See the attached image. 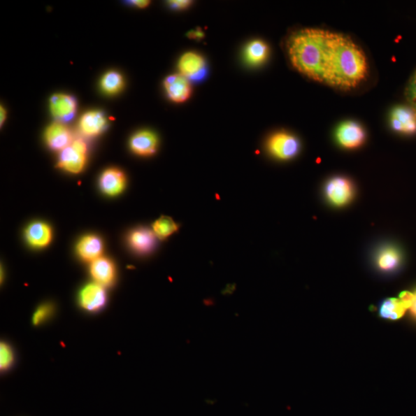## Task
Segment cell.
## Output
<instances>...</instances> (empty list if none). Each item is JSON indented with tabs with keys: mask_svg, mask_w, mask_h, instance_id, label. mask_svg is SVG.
I'll list each match as a JSON object with an SVG mask.
<instances>
[{
	"mask_svg": "<svg viewBox=\"0 0 416 416\" xmlns=\"http://www.w3.org/2000/svg\"><path fill=\"white\" fill-rule=\"evenodd\" d=\"M152 228L157 238L164 240L178 231L179 226L171 217L162 216L153 224Z\"/></svg>",
	"mask_w": 416,
	"mask_h": 416,
	"instance_id": "obj_23",
	"label": "cell"
},
{
	"mask_svg": "<svg viewBox=\"0 0 416 416\" xmlns=\"http://www.w3.org/2000/svg\"><path fill=\"white\" fill-rule=\"evenodd\" d=\"M336 138L340 145L353 149L361 146L366 138L363 128L354 121H345L338 127Z\"/></svg>",
	"mask_w": 416,
	"mask_h": 416,
	"instance_id": "obj_7",
	"label": "cell"
},
{
	"mask_svg": "<svg viewBox=\"0 0 416 416\" xmlns=\"http://www.w3.org/2000/svg\"><path fill=\"white\" fill-rule=\"evenodd\" d=\"M168 3L173 9L185 10L192 5V2L189 0H171Z\"/></svg>",
	"mask_w": 416,
	"mask_h": 416,
	"instance_id": "obj_27",
	"label": "cell"
},
{
	"mask_svg": "<svg viewBox=\"0 0 416 416\" xmlns=\"http://www.w3.org/2000/svg\"><path fill=\"white\" fill-rule=\"evenodd\" d=\"M54 308L51 305L45 304L38 308L34 313L33 322L35 325H39L50 319L52 315Z\"/></svg>",
	"mask_w": 416,
	"mask_h": 416,
	"instance_id": "obj_25",
	"label": "cell"
},
{
	"mask_svg": "<svg viewBox=\"0 0 416 416\" xmlns=\"http://www.w3.org/2000/svg\"><path fill=\"white\" fill-rule=\"evenodd\" d=\"M204 34L202 32L201 29H196V30H192L188 33V37L192 40H201L203 37Z\"/></svg>",
	"mask_w": 416,
	"mask_h": 416,
	"instance_id": "obj_29",
	"label": "cell"
},
{
	"mask_svg": "<svg viewBox=\"0 0 416 416\" xmlns=\"http://www.w3.org/2000/svg\"><path fill=\"white\" fill-rule=\"evenodd\" d=\"M25 237L29 245L35 248H46L52 238V229L46 223L36 222L27 227Z\"/></svg>",
	"mask_w": 416,
	"mask_h": 416,
	"instance_id": "obj_18",
	"label": "cell"
},
{
	"mask_svg": "<svg viewBox=\"0 0 416 416\" xmlns=\"http://www.w3.org/2000/svg\"><path fill=\"white\" fill-rule=\"evenodd\" d=\"M390 123L393 129L403 134L416 132V115L411 108L399 106L391 112Z\"/></svg>",
	"mask_w": 416,
	"mask_h": 416,
	"instance_id": "obj_13",
	"label": "cell"
},
{
	"mask_svg": "<svg viewBox=\"0 0 416 416\" xmlns=\"http://www.w3.org/2000/svg\"><path fill=\"white\" fill-rule=\"evenodd\" d=\"M400 261V253L394 248L383 249L377 259L378 266L385 271L395 270L399 267Z\"/></svg>",
	"mask_w": 416,
	"mask_h": 416,
	"instance_id": "obj_22",
	"label": "cell"
},
{
	"mask_svg": "<svg viewBox=\"0 0 416 416\" xmlns=\"http://www.w3.org/2000/svg\"><path fill=\"white\" fill-rule=\"evenodd\" d=\"M45 138L48 145L54 150L62 152L68 146H70L74 141L71 131L64 123L57 122L51 124L45 134Z\"/></svg>",
	"mask_w": 416,
	"mask_h": 416,
	"instance_id": "obj_11",
	"label": "cell"
},
{
	"mask_svg": "<svg viewBox=\"0 0 416 416\" xmlns=\"http://www.w3.org/2000/svg\"><path fill=\"white\" fill-rule=\"evenodd\" d=\"M108 127V119L99 110H90L83 115L79 122L80 133L87 138H94L102 134Z\"/></svg>",
	"mask_w": 416,
	"mask_h": 416,
	"instance_id": "obj_10",
	"label": "cell"
},
{
	"mask_svg": "<svg viewBox=\"0 0 416 416\" xmlns=\"http://www.w3.org/2000/svg\"><path fill=\"white\" fill-rule=\"evenodd\" d=\"M406 99L416 115V71L412 76L406 90Z\"/></svg>",
	"mask_w": 416,
	"mask_h": 416,
	"instance_id": "obj_26",
	"label": "cell"
},
{
	"mask_svg": "<svg viewBox=\"0 0 416 416\" xmlns=\"http://www.w3.org/2000/svg\"><path fill=\"white\" fill-rule=\"evenodd\" d=\"M410 310H411V313L413 315V316L416 317V292L414 293V300L413 302V305L410 308Z\"/></svg>",
	"mask_w": 416,
	"mask_h": 416,
	"instance_id": "obj_30",
	"label": "cell"
},
{
	"mask_svg": "<svg viewBox=\"0 0 416 416\" xmlns=\"http://www.w3.org/2000/svg\"><path fill=\"white\" fill-rule=\"evenodd\" d=\"M108 296L104 287L96 283L83 287L79 294L80 306L89 313L101 311L107 304Z\"/></svg>",
	"mask_w": 416,
	"mask_h": 416,
	"instance_id": "obj_5",
	"label": "cell"
},
{
	"mask_svg": "<svg viewBox=\"0 0 416 416\" xmlns=\"http://www.w3.org/2000/svg\"><path fill=\"white\" fill-rule=\"evenodd\" d=\"M329 201L341 207L349 203L353 196L354 188L350 181L344 178H335L329 181L325 187Z\"/></svg>",
	"mask_w": 416,
	"mask_h": 416,
	"instance_id": "obj_6",
	"label": "cell"
},
{
	"mask_svg": "<svg viewBox=\"0 0 416 416\" xmlns=\"http://www.w3.org/2000/svg\"><path fill=\"white\" fill-rule=\"evenodd\" d=\"M0 116H1V119H0V120H1V126H3V124L5 122L6 118V110L4 108L1 107V113H0Z\"/></svg>",
	"mask_w": 416,
	"mask_h": 416,
	"instance_id": "obj_31",
	"label": "cell"
},
{
	"mask_svg": "<svg viewBox=\"0 0 416 416\" xmlns=\"http://www.w3.org/2000/svg\"><path fill=\"white\" fill-rule=\"evenodd\" d=\"M103 251V241L95 234H88V236L83 237L77 246V252L80 258L90 263L101 258Z\"/></svg>",
	"mask_w": 416,
	"mask_h": 416,
	"instance_id": "obj_17",
	"label": "cell"
},
{
	"mask_svg": "<svg viewBox=\"0 0 416 416\" xmlns=\"http://www.w3.org/2000/svg\"><path fill=\"white\" fill-rule=\"evenodd\" d=\"M180 74L189 81L200 82L206 78L208 66L206 59L194 52H187L178 62Z\"/></svg>",
	"mask_w": 416,
	"mask_h": 416,
	"instance_id": "obj_4",
	"label": "cell"
},
{
	"mask_svg": "<svg viewBox=\"0 0 416 416\" xmlns=\"http://www.w3.org/2000/svg\"><path fill=\"white\" fill-rule=\"evenodd\" d=\"M158 139L153 132L141 131L136 133L130 141L133 152L142 157H149L156 153Z\"/></svg>",
	"mask_w": 416,
	"mask_h": 416,
	"instance_id": "obj_16",
	"label": "cell"
},
{
	"mask_svg": "<svg viewBox=\"0 0 416 416\" xmlns=\"http://www.w3.org/2000/svg\"><path fill=\"white\" fill-rule=\"evenodd\" d=\"M50 108L52 116L59 122L65 123L74 117L77 111V101L71 95L55 94L50 98Z\"/></svg>",
	"mask_w": 416,
	"mask_h": 416,
	"instance_id": "obj_9",
	"label": "cell"
},
{
	"mask_svg": "<svg viewBox=\"0 0 416 416\" xmlns=\"http://www.w3.org/2000/svg\"><path fill=\"white\" fill-rule=\"evenodd\" d=\"M268 148L269 152L280 160H289L299 153L300 143L293 135L279 132L271 136Z\"/></svg>",
	"mask_w": 416,
	"mask_h": 416,
	"instance_id": "obj_3",
	"label": "cell"
},
{
	"mask_svg": "<svg viewBox=\"0 0 416 416\" xmlns=\"http://www.w3.org/2000/svg\"><path fill=\"white\" fill-rule=\"evenodd\" d=\"M102 192L108 196H117L125 189L127 179L124 173L117 168H109L103 172L100 178Z\"/></svg>",
	"mask_w": 416,
	"mask_h": 416,
	"instance_id": "obj_15",
	"label": "cell"
},
{
	"mask_svg": "<svg viewBox=\"0 0 416 416\" xmlns=\"http://www.w3.org/2000/svg\"><path fill=\"white\" fill-rule=\"evenodd\" d=\"M90 275L95 283L103 287H110L115 282L116 268L115 264L105 257L95 260L90 266Z\"/></svg>",
	"mask_w": 416,
	"mask_h": 416,
	"instance_id": "obj_14",
	"label": "cell"
},
{
	"mask_svg": "<svg viewBox=\"0 0 416 416\" xmlns=\"http://www.w3.org/2000/svg\"><path fill=\"white\" fill-rule=\"evenodd\" d=\"M127 3L128 4L138 7L139 9H145L150 3V2L148 1V0H132V1H127Z\"/></svg>",
	"mask_w": 416,
	"mask_h": 416,
	"instance_id": "obj_28",
	"label": "cell"
},
{
	"mask_svg": "<svg viewBox=\"0 0 416 416\" xmlns=\"http://www.w3.org/2000/svg\"><path fill=\"white\" fill-rule=\"evenodd\" d=\"M14 352L9 344L2 343L0 345V369L9 370L14 364Z\"/></svg>",
	"mask_w": 416,
	"mask_h": 416,
	"instance_id": "obj_24",
	"label": "cell"
},
{
	"mask_svg": "<svg viewBox=\"0 0 416 416\" xmlns=\"http://www.w3.org/2000/svg\"><path fill=\"white\" fill-rule=\"evenodd\" d=\"M408 307L400 299H389L382 302L380 308V315L384 320H398L406 312Z\"/></svg>",
	"mask_w": 416,
	"mask_h": 416,
	"instance_id": "obj_20",
	"label": "cell"
},
{
	"mask_svg": "<svg viewBox=\"0 0 416 416\" xmlns=\"http://www.w3.org/2000/svg\"><path fill=\"white\" fill-rule=\"evenodd\" d=\"M269 55L268 45L264 41L255 40L250 42L245 50V59L248 64L257 66L266 62Z\"/></svg>",
	"mask_w": 416,
	"mask_h": 416,
	"instance_id": "obj_19",
	"label": "cell"
},
{
	"mask_svg": "<svg viewBox=\"0 0 416 416\" xmlns=\"http://www.w3.org/2000/svg\"><path fill=\"white\" fill-rule=\"evenodd\" d=\"M164 88L169 99L175 103H184L190 98L192 88L190 81L181 74H173L164 80Z\"/></svg>",
	"mask_w": 416,
	"mask_h": 416,
	"instance_id": "obj_8",
	"label": "cell"
},
{
	"mask_svg": "<svg viewBox=\"0 0 416 416\" xmlns=\"http://www.w3.org/2000/svg\"><path fill=\"white\" fill-rule=\"evenodd\" d=\"M87 146L85 141L74 139L70 146L60 152L58 166L67 172L78 173L85 168Z\"/></svg>",
	"mask_w": 416,
	"mask_h": 416,
	"instance_id": "obj_2",
	"label": "cell"
},
{
	"mask_svg": "<svg viewBox=\"0 0 416 416\" xmlns=\"http://www.w3.org/2000/svg\"><path fill=\"white\" fill-rule=\"evenodd\" d=\"M156 234L146 228L133 230L128 236L127 241L133 251L139 254H148L156 245Z\"/></svg>",
	"mask_w": 416,
	"mask_h": 416,
	"instance_id": "obj_12",
	"label": "cell"
},
{
	"mask_svg": "<svg viewBox=\"0 0 416 416\" xmlns=\"http://www.w3.org/2000/svg\"><path fill=\"white\" fill-rule=\"evenodd\" d=\"M286 49L291 64L299 73L325 85L352 89L368 77L364 51L343 34L302 29L289 36Z\"/></svg>",
	"mask_w": 416,
	"mask_h": 416,
	"instance_id": "obj_1",
	"label": "cell"
},
{
	"mask_svg": "<svg viewBox=\"0 0 416 416\" xmlns=\"http://www.w3.org/2000/svg\"><path fill=\"white\" fill-rule=\"evenodd\" d=\"M103 92L108 95L117 94L123 89L124 80L120 73L109 71L103 76L101 82Z\"/></svg>",
	"mask_w": 416,
	"mask_h": 416,
	"instance_id": "obj_21",
	"label": "cell"
}]
</instances>
